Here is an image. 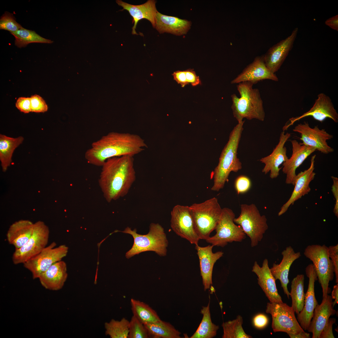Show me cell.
<instances>
[{"label":"cell","mask_w":338,"mask_h":338,"mask_svg":"<svg viewBox=\"0 0 338 338\" xmlns=\"http://www.w3.org/2000/svg\"><path fill=\"white\" fill-rule=\"evenodd\" d=\"M266 312L272 316L271 326L274 332L297 334L305 331L299 323L293 309L286 303L268 302Z\"/></svg>","instance_id":"11"},{"label":"cell","mask_w":338,"mask_h":338,"mask_svg":"<svg viewBox=\"0 0 338 338\" xmlns=\"http://www.w3.org/2000/svg\"><path fill=\"white\" fill-rule=\"evenodd\" d=\"M240 209L239 216L234 218V222L241 227L249 238L251 247L256 246L268 229L266 217L264 215H261L256 205L253 203L242 204Z\"/></svg>","instance_id":"8"},{"label":"cell","mask_w":338,"mask_h":338,"mask_svg":"<svg viewBox=\"0 0 338 338\" xmlns=\"http://www.w3.org/2000/svg\"><path fill=\"white\" fill-rule=\"evenodd\" d=\"M130 304L133 315L143 324L155 322L161 320L156 311L146 303L131 298Z\"/></svg>","instance_id":"33"},{"label":"cell","mask_w":338,"mask_h":338,"mask_svg":"<svg viewBox=\"0 0 338 338\" xmlns=\"http://www.w3.org/2000/svg\"><path fill=\"white\" fill-rule=\"evenodd\" d=\"M292 130L300 134V139L303 144L313 147L324 154L331 153L334 151L327 141L333 138V136L324 129H320L318 125L311 128L307 122L304 121L298 124Z\"/></svg>","instance_id":"14"},{"label":"cell","mask_w":338,"mask_h":338,"mask_svg":"<svg viewBox=\"0 0 338 338\" xmlns=\"http://www.w3.org/2000/svg\"><path fill=\"white\" fill-rule=\"evenodd\" d=\"M238 84L237 88L240 97L235 94L231 96V107L234 117L238 122L244 118L263 121L265 112L259 90L253 88L254 84L252 82H243Z\"/></svg>","instance_id":"4"},{"label":"cell","mask_w":338,"mask_h":338,"mask_svg":"<svg viewBox=\"0 0 338 338\" xmlns=\"http://www.w3.org/2000/svg\"><path fill=\"white\" fill-rule=\"evenodd\" d=\"M252 271L257 275L258 284L270 302H283L281 296L278 293L276 280L270 271L268 259H264L262 267L255 261Z\"/></svg>","instance_id":"22"},{"label":"cell","mask_w":338,"mask_h":338,"mask_svg":"<svg viewBox=\"0 0 338 338\" xmlns=\"http://www.w3.org/2000/svg\"><path fill=\"white\" fill-rule=\"evenodd\" d=\"M331 297L332 299L335 300L334 301H333V306L334 307V306L338 303V284L335 285L333 288V289L331 293Z\"/></svg>","instance_id":"50"},{"label":"cell","mask_w":338,"mask_h":338,"mask_svg":"<svg viewBox=\"0 0 338 338\" xmlns=\"http://www.w3.org/2000/svg\"><path fill=\"white\" fill-rule=\"evenodd\" d=\"M332 304L333 299L328 294L325 299H323L321 304L315 307L307 330L312 333V338H319L320 334L330 317L336 314Z\"/></svg>","instance_id":"24"},{"label":"cell","mask_w":338,"mask_h":338,"mask_svg":"<svg viewBox=\"0 0 338 338\" xmlns=\"http://www.w3.org/2000/svg\"><path fill=\"white\" fill-rule=\"evenodd\" d=\"M191 22L177 17L163 14L157 12L155 28L160 33H167L177 36L186 34L190 29Z\"/></svg>","instance_id":"28"},{"label":"cell","mask_w":338,"mask_h":338,"mask_svg":"<svg viewBox=\"0 0 338 338\" xmlns=\"http://www.w3.org/2000/svg\"><path fill=\"white\" fill-rule=\"evenodd\" d=\"M290 338H310L309 333L305 331L301 332L297 334L289 333L287 334Z\"/></svg>","instance_id":"51"},{"label":"cell","mask_w":338,"mask_h":338,"mask_svg":"<svg viewBox=\"0 0 338 338\" xmlns=\"http://www.w3.org/2000/svg\"><path fill=\"white\" fill-rule=\"evenodd\" d=\"M333 181V184L332 186L331 191L335 202L333 209V212L335 215L338 217V178L334 176L331 177Z\"/></svg>","instance_id":"47"},{"label":"cell","mask_w":338,"mask_h":338,"mask_svg":"<svg viewBox=\"0 0 338 338\" xmlns=\"http://www.w3.org/2000/svg\"><path fill=\"white\" fill-rule=\"evenodd\" d=\"M195 231L200 239L206 240L215 230L222 208L217 198L213 197L189 206Z\"/></svg>","instance_id":"6"},{"label":"cell","mask_w":338,"mask_h":338,"mask_svg":"<svg viewBox=\"0 0 338 338\" xmlns=\"http://www.w3.org/2000/svg\"><path fill=\"white\" fill-rule=\"evenodd\" d=\"M292 154L283 164L282 172L286 175L285 183L294 185L296 170L311 154L316 151L312 147L299 143L296 140L290 141Z\"/></svg>","instance_id":"20"},{"label":"cell","mask_w":338,"mask_h":338,"mask_svg":"<svg viewBox=\"0 0 338 338\" xmlns=\"http://www.w3.org/2000/svg\"><path fill=\"white\" fill-rule=\"evenodd\" d=\"M304 276L298 274L291 282L289 296L291 298V307L297 315L302 310L304 305Z\"/></svg>","instance_id":"34"},{"label":"cell","mask_w":338,"mask_h":338,"mask_svg":"<svg viewBox=\"0 0 338 338\" xmlns=\"http://www.w3.org/2000/svg\"><path fill=\"white\" fill-rule=\"evenodd\" d=\"M16 107L21 112L28 113L31 112L30 97H21L18 98L15 103Z\"/></svg>","instance_id":"43"},{"label":"cell","mask_w":338,"mask_h":338,"mask_svg":"<svg viewBox=\"0 0 338 338\" xmlns=\"http://www.w3.org/2000/svg\"><path fill=\"white\" fill-rule=\"evenodd\" d=\"M316 156L314 155L311 157L310 166L308 168L296 175L293 191L289 199L281 207L278 213V216L284 213L296 201L310 191V184L316 174L314 171Z\"/></svg>","instance_id":"21"},{"label":"cell","mask_w":338,"mask_h":338,"mask_svg":"<svg viewBox=\"0 0 338 338\" xmlns=\"http://www.w3.org/2000/svg\"><path fill=\"white\" fill-rule=\"evenodd\" d=\"M244 121L238 122L230 132L228 140L221 152L213 173V184L211 188L213 191L218 192L222 189L228 181L230 173L237 172L242 168L237 153Z\"/></svg>","instance_id":"3"},{"label":"cell","mask_w":338,"mask_h":338,"mask_svg":"<svg viewBox=\"0 0 338 338\" xmlns=\"http://www.w3.org/2000/svg\"><path fill=\"white\" fill-rule=\"evenodd\" d=\"M235 215L228 207L222 208L221 215L215 230L216 233L209 237L206 241L213 246L224 247L228 243L241 242L246 236L242 228L234 222Z\"/></svg>","instance_id":"9"},{"label":"cell","mask_w":338,"mask_h":338,"mask_svg":"<svg viewBox=\"0 0 338 338\" xmlns=\"http://www.w3.org/2000/svg\"><path fill=\"white\" fill-rule=\"evenodd\" d=\"M195 245L199 259L202 284L204 290L206 291L209 289L212 284V277L214 264L223 256V253L221 251L213 253L212 249L213 246L212 245L203 247L198 244Z\"/></svg>","instance_id":"23"},{"label":"cell","mask_w":338,"mask_h":338,"mask_svg":"<svg viewBox=\"0 0 338 338\" xmlns=\"http://www.w3.org/2000/svg\"><path fill=\"white\" fill-rule=\"evenodd\" d=\"M31 112L35 113H44L47 111L48 107L44 100L37 94L30 97Z\"/></svg>","instance_id":"40"},{"label":"cell","mask_w":338,"mask_h":338,"mask_svg":"<svg viewBox=\"0 0 338 338\" xmlns=\"http://www.w3.org/2000/svg\"><path fill=\"white\" fill-rule=\"evenodd\" d=\"M144 325L150 337L156 338H181V333L179 331L170 323L161 320Z\"/></svg>","instance_id":"31"},{"label":"cell","mask_w":338,"mask_h":338,"mask_svg":"<svg viewBox=\"0 0 338 338\" xmlns=\"http://www.w3.org/2000/svg\"><path fill=\"white\" fill-rule=\"evenodd\" d=\"M298 31V28H294L289 36L270 48L263 56L266 66L273 73L280 68L292 49Z\"/></svg>","instance_id":"16"},{"label":"cell","mask_w":338,"mask_h":338,"mask_svg":"<svg viewBox=\"0 0 338 338\" xmlns=\"http://www.w3.org/2000/svg\"><path fill=\"white\" fill-rule=\"evenodd\" d=\"M11 33L15 38V45L19 48L25 47L31 43L51 44L53 42L50 39L42 37L34 31L23 28Z\"/></svg>","instance_id":"35"},{"label":"cell","mask_w":338,"mask_h":338,"mask_svg":"<svg viewBox=\"0 0 338 338\" xmlns=\"http://www.w3.org/2000/svg\"><path fill=\"white\" fill-rule=\"evenodd\" d=\"M116 3L123 7V10H127L133 18L132 23L134 25L132 28V33L137 35L136 29L138 22L145 19L149 21L155 28L156 13L158 12L156 7V1L148 0L144 4L134 5L124 2L121 0L116 1Z\"/></svg>","instance_id":"25"},{"label":"cell","mask_w":338,"mask_h":338,"mask_svg":"<svg viewBox=\"0 0 338 338\" xmlns=\"http://www.w3.org/2000/svg\"><path fill=\"white\" fill-rule=\"evenodd\" d=\"M329 257L332 261L334 268L335 282L338 283V244L328 247Z\"/></svg>","instance_id":"42"},{"label":"cell","mask_w":338,"mask_h":338,"mask_svg":"<svg viewBox=\"0 0 338 338\" xmlns=\"http://www.w3.org/2000/svg\"><path fill=\"white\" fill-rule=\"evenodd\" d=\"M336 319L330 318L326 324L321 331L319 338H334L333 333V325L335 323Z\"/></svg>","instance_id":"44"},{"label":"cell","mask_w":338,"mask_h":338,"mask_svg":"<svg viewBox=\"0 0 338 338\" xmlns=\"http://www.w3.org/2000/svg\"><path fill=\"white\" fill-rule=\"evenodd\" d=\"M251 187V182L247 176L242 175L238 176L234 182V187L238 194H243L248 191Z\"/></svg>","instance_id":"41"},{"label":"cell","mask_w":338,"mask_h":338,"mask_svg":"<svg viewBox=\"0 0 338 338\" xmlns=\"http://www.w3.org/2000/svg\"><path fill=\"white\" fill-rule=\"evenodd\" d=\"M101 166L99 183L106 201L110 202L126 195L136 179L133 156L112 157Z\"/></svg>","instance_id":"2"},{"label":"cell","mask_w":338,"mask_h":338,"mask_svg":"<svg viewBox=\"0 0 338 338\" xmlns=\"http://www.w3.org/2000/svg\"><path fill=\"white\" fill-rule=\"evenodd\" d=\"M325 23L333 29L338 31V15L328 19L325 21Z\"/></svg>","instance_id":"49"},{"label":"cell","mask_w":338,"mask_h":338,"mask_svg":"<svg viewBox=\"0 0 338 338\" xmlns=\"http://www.w3.org/2000/svg\"><path fill=\"white\" fill-rule=\"evenodd\" d=\"M254 326L258 329H262L265 327L269 323L268 317L265 315L259 314L256 315L253 318Z\"/></svg>","instance_id":"46"},{"label":"cell","mask_w":338,"mask_h":338,"mask_svg":"<svg viewBox=\"0 0 338 338\" xmlns=\"http://www.w3.org/2000/svg\"><path fill=\"white\" fill-rule=\"evenodd\" d=\"M121 232L131 234L134 239L132 248L126 253L127 259L148 251H154L161 256L166 255L168 241L163 228L159 223H151L148 233L145 235L139 234L136 228L132 230L128 227Z\"/></svg>","instance_id":"5"},{"label":"cell","mask_w":338,"mask_h":338,"mask_svg":"<svg viewBox=\"0 0 338 338\" xmlns=\"http://www.w3.org/2000/svg\"><path fill=\"white\" fill-rule=\"evenodd\" d=\"M282 259L279 264L273 263L270 270L275 280H279L284 294L288 299L289 292L287 285L289 282L288 275L290 268L292 263L301 256L300 252H295L290 246L287 247L281 253Z\"/></svg>","instance_id":"26"},{"label":"cell","mask_w":338,"mask_h":338,"mask_svg":"<svg viewBox=\"0 0 338 338\" xmlns=\"http://www.w3.org/2000/svg\"><path fill=\"white\" fill-rule=\"evenodd\" d=\"M243 319L240 315L232 320L224 322L222 325L223 328V338H251L252 337L247 334L242 327Z\"/></svg>","instance_id":"36"},{"label":"cell","mask_w":338,"mask_h":338,"mask_svg":"<svg viewBox=\"0 0 338 338\" xmlns=\"http://www.w3.org/2000/svg\"><path fill=\"white\" fill-rule=\"evenodd\" d=\"M171 214L170 225L174 232L191 243L198 244L200 239L195 229L189 206L176 205Z\"/></svg>","instance_id":"13"},{"label":"cell","mask_w":338,"mask_h":338,"mask_svg":"<svg viewBox=\"0 0 338 338\" xmlns=\"http://www.w3.org/2000/svg\"><path fill=\"white\" fill-rule=\"evenodd\" d=\"M304 254L313 263L322 288L323 299H325L331 292L329 284L334 276V268L329 255L328 247L325 244L309 245Z\"/></svg>","instance_id":"7"},{"label":"cell","mask_w":338,"mask_h":338,"mask_svg":"<svg viewBox=\"0 0 338 338\" xmlns=\"http://www.w3.org/2000/svg\"><path fill=\"white\" fill-rule=\"evenodd\" d=\"M23 140L22 136L14 138L0 135V160L3 171H5L10 165L14 151Z\"/></svg>","instance_id":"30"},{"label":"cell","mask_w":338,"mask_h":338,"mask_svg":"<svg viewBox=\"0 0 338 338\" xmlns=\"http://www.w3.org/2000/svg\"><path fill=\"white\" fill-rule=\"evenodd\" d=\"M128 338H148L150 337L144 325L132 316L129 321Z\"/></svg>","instance_id":"38"},{"label":"cell","mask_w":338,"mask_h":338,"mask_svg":"<svg viewBox=\"0 0 338 338\" xmlns=\"http://www.w3.org/2000/svg\"><path fill=\"white\" fill-rule=\"evenodd\" d=\"M185 71V79L188 84L191 83L192 86H195L201 84L199 76L196 75L195 72L193 69H189Z\"/></svg>","instance_id":"45"},{"label":"cell","mask_w":338,"mask_h":338,"mask_svg":"<svg viewBox=\"0 0 338 338\" xmlns=\"http://www.w3.org/2000/svg\"><path fill=\"white\" fill-rule=\"evenodd\" d=\"M305 273L309 278L308 288L305 294L303 308L297 315V318L300 325L304 330H307L312 317L314 310L318 304L315 293V283L318 279L312 264H309L306 267Z\"/></svg>","instance_id":"17"},{"label":"cell","mask_w":338,"mask_h":338,"mask_svg":"<svg viewBox=\"0 0 338 338\" xmlns=\"http://www.w3.org/2000/svg\"><path fill=\"white\" fill-rule=\"evenodd\" d=\"M210 302L206 306H202L200 313L202 315L201 322L191 338H212L215 337L219 328L212 321L210 311Z\"/></svg>","instance_id":"32"},{"label":"cell","mask_w":338,"mask_h":338,"mask_svg":"<svg viewBox=\"0 0 338 338\" xmlns=\"http://www.w3.org/2000/svg\"><path fill=\"white\" fill-rule=\"evenodd\" d=\"M67 277L66 264L61 260L52 264L38 279L45 289L57 291L63 288Z\"/></svg>","instance_id":"27"},{"label":"cell","mask_w":338,"mask_h":338,"mask_svg":"<svg viewBox=\"0 0 338 338\" xmlns=\"http://www.w3.org/2000/svg\"><path fill=\"white\" fill-rule=\"evenodd\" d=\"M34 223L28 220H20L12 224L6 234L8 243L15 249L19 248L28 240L32 235Z\"/></svg>","instance_id":"29"},{"label":"cell","mask_w":338,"mask_h":338,"mask_svg":"<svg viewBox=\"0 0 338 338\" xmlns=\"http://www.w3.org/2000/svg\"><path fill=\"white\" fill-rule=\"evenodd\" d=\"M308 116H311L321 123L328 118L336 123L338 122V114L331 99L325 94L320 93L318 95L317 98L312 107L300 116L290 118L283 127V131L287 130L296 121Z\"/></svg>","instance_id":"15"},{"label":"cell","mask_w":338,"mask_h":338,"mask_svg":"<svg viewBox=\"0 0 338 338\" xmlns=\"http://www.w3.org/2000/svg\"><path fill=\"white\" fill-rule=\"evenodd\" d=\"M147 147L144 140L137 134L113 131L93 142L85 152V158L89 163L102 166L109 158L134 156Z\"/></svg>","instance_id":"1"},{"label":"cell","mask_w":338,"mask_h":338,"mask_svg":"<svg viewBox=\"0 0 338 338\" xmlns=\"http://www.w3.org/2000/svg\"><path fill=\"white\" fill-rule=\"evenodd\" d=\"M173 79L178 84H180L181 86L184 87L188 84L185 79L186 74L185 70H177L174 72L172 74Z\"/></svg>","instance_id":"48"},{"label":"cell","mask_w":338,"mask_h":338,"mask_svg":"<svg viewBox=\"0 0 338 338\" xmlns=\"http://www.w3.org/2000/svg\"><path fill=\"white\" fill-rule=\"evenodd\" d=\"M56 243L52 242L38 254L23 264V266L32 273L33 279L40 275L54 263L61 260L68 253L69 248L61 245L55 247Z\"/></svg>","instance_id":"12"},{"label":"cell","mask_w":338,"mask_h":338,"mask_svg":"<svg viewBox=\"0 0 338 338\" xmlns=\"http://www.w3.org/2000/svg\"><path fill=\"white\" fill-rule=\"evenodd\" d=\"M290 136L291 134L289 133L285 134L284 131L281 132L278 143L272 152L259 160L265 165L262 170V172L265 174L270 172L269 176L271 179L278 177L281 169L280 166L289 158L287 155V148L284 145Z\"/></svg>","instance_id":"18"},{"label":"cell","mask_w":338,"mask_h":338,"mask_svg":"<svg viewBox=\"0 0 338 338\" xmlns=\"http://www.w3.org/2000/svg\"><path fill=\"white\" fill-rule=\"evenodd\" d=\"M265 79L278 81L279 79L275 73L266 66L263 56L257 57L248 65L234 79L231 84H238L243 82H249L255 84Z\"/></svg>","instance_id":"19"},{"label":"cell","mask_w":338,"mask_h":338,"mask_svg":"<svg viewBox=\"0 0 338 338\" xmlns=\"http://www.w3.org/2000/svg\"><path fill=\"white\" fill-rule=\"evenodd\" d=\"M49 235V229L44 222L35 223L31 237L23 246L15 249L12 257L13 263L23 264L38 254L46 247Z\"/></svg>","instance_id":"10"},{"label":"cell","mask_w":338,"mask_h":338,"mask_svg":"<svg viewBox=\"0 0 338 338\" xmlns=\"http://www.w3.org/2000/svg\"><path fill=\"white\" fill-rule=\"evenodd\" d=\"M23 27L16 21L12 13L6 12L1 17L0 19V29L9 31L11 33L15 32Z\"/></svg>","instance_id":"39"},{"label":"cell","mask_w":338,"mask_h":338,"mask_svg":"<svg viewBox=\"0 0 338 338\" xmlns=\"http://www.w3.org/2000/svg\"><path fill=\"white\" fill-rule=\"evenodd\" d=\"M129 321L125 318L120 320L111 319L105 323V334L111 338H128Z\"/></svg>","instance_id":"37"}]
</instances>
